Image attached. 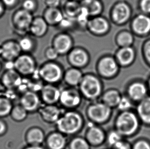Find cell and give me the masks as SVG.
I'll return each mask as SVG.
<instances>
[{
	"mask_svg": "<svg viewBox=\"0 0 150 149\" xmlns=\"http://www.w3.org/2000/svg\"><path fill=\"white\" fill-rule=\"evenodd\" d=\"M54 125L57 131L67 137H72L83 130L85 119L83 115L77 110H65Z\"/></svg>",
	"mask_w": 150,
	"mask_h": 149,
	"instance_id": "obj_1",
	"label": "cell"
},
{
	"mask_svg": "<svg viewBox=\"0 0 150 149\" xmlns=\"http://www.w3.org/2000/svg\"><path fill=\"white\" fill-rule=\"evenodd\" d=\"M77 88L83 100L90 102L100 100L105 91L100 78L92 74H84Z\"/></svg>",
	"mask_w": 150,
	"mask_h": 149,
	"instance_id": "obj_2",
	"label": "cell"
},
{
	"mask_svg": "<svg viewBox=\"0 0 150 149\" xmlns=\"http://www.w3.org/2000/svg\"><path fill=\"white\" fill-rule=\"evenodd\" d=\"M140 120L137 115L131 111H121L114 121L113 128L124 137H130L138 130Z\"/></svg>",
	"mask_w": 150,
	"mask_h": 149,
	"instance_id": "obj_3",
	"label": "cell"
},
{
	"mask_svg": "<svg viewBox=\"0 0 150 149\" xmlns=\"http://www.w3.org/2000/svg\"><path fill=\"white\" fill-rule=\"evenodd\" d=\"M85 115L89 123L102 126L110 121L113 115V109L100 100H98L90 102L86 108Z\"/></svg>",
	"mask_w": 150,
	"mask_h": 149,
	"instance_id": "obj_4",
	"label": "cell"
},
{
	"mask_svg": "<svg viewBox=\"0 0 150 149\" xmlns=\"http://www.w3.org/2000/svg\"><path fill=\"white\" fill-rule=\"evenodd\" d=\"M83 100L77 87L66 86L61 89L59 104L65 110H77Z\"/></svg>",
	"mask_w": 150,
	"mask_h": 149,
	"instance_id": "obj_5",
	"label": "cell"
},
{
	"mask_svg": "<svg viewBox=\"0 0 150 149\" xmlns=\"http://www.w3.org/2000/svg\"><path fill=\"white\" fill-rule=\"evenodd\" d=\"M39 77L45 84L57 85L63 80L62 68L55 63H46L38 71Z\"/></svg>",
	"mask_w": 150,
	"mask_h": 149,
	"instance_id": "obj_6",
	"label": "cell"
},
{
	"mask_svg": "<svg viewBox=\"0 0 150 149\" xmlns=\"http://www.w3.org/2000/svg\"><path fill=\"white\" fill-rule=\"evenodd\" d=\"M106 133L101 126L89 123L84 137L91 147L98 148L105 143Z\"/></svg>",
	"mask_w": 150,
	"mask_h": 149,
	"instance_id": "obj_7",
	"label": "cell"
},
{
	"mask_svg": "<svg viewBox=\"0 0 150 149\" xmlns=\"http://www.w3.org/2000/svg\"><path fill=\"white\" fill-rule=\"evenodd\" d=\"M21 105L29 113H38L43 104L39 93L28 91L21 94L19 98Z\"/></svg>",
	"mask_w": 150,
	"mask_h": 149,
	"instance_id": "obj_8",
	"label": "cell"
},
{
	"mask_svg": "<svg viewBox=\"0 0 150 149\" xmlns=\"http://www.w3.org/2000/svg\"><path fill=\"white\" fill-rule=\"evenodd\" d=\"M64 111L57 104H43L38 113L44 123L55 125Z\"/></svg>",
	"mask_w": 150,
	"mask_h": 149,
	"instance_id": "obj_9",
	"label": "cell"
},
{
	"mask_svg": "<svg viewBox=\"0 0 150 149\" xmlns=\"http://www.w3.org/2000/svg\"><path fill=\"white\" fill-rule=\"evenodd\" d=\"M98 72L100 77L105 79L114 78L118 72V64L113 58L107 57L100 60L98 65Z\"/></svg>",
	"mask_w": 150,
	"mask_h": 149,
	"instance_id": "obj_10",
	"label": "cell"
},
{
	"mask_svg": "<svg viewBox=\"0 0 150 149\" xmlns=\"http://www.w3.org/2000/svg\"><path fill=\"white\" fill-rule=\"evenodd\" d=\"M61 89L57 85L44 84L39 92L43 104L59 103Z\"/></svg>",
	"mask_w": 150,
	"mask_h": 149,
	"instance_id": "obj_11",
	"label": "cell"
},
{
	"mask_svg": "<svg viewBox=\"0 0 150 149\" xmlns=\"http://www.w3.org/2000/svg\"><path fill=\"white\" fill-rule=\"evenodd\" d=\"M67 136L57 130L46 135L44 145L46 149H66L69 140Z\"/></svg>",
	"mask_w": 150,
	"mask_h": 149,
	"instance_id": "obj_12",
	"label": "cell"
},
{
	"mask_svg": "<svg viewBox=\"0 0 150 149\" xmlns=\"http://www.w3.org/2000/svg\"><path fill=\"white\" fill-rule=\"evenodd\" d=\"M15 70L21 76H32L36 72L35 60L28 55L18 56L14 61Z\"/></svg>",
	"mask_w": 150,
	"mask_h": 149,
	"instance_id": "obj_13",
	"label": "cell"
},
{
	"mask_svg": "<svg viewBox=\"0 0 150 149\" xmlns=\"http://www.w3.org/2000/svg\"><path fill=\"white\" fill-rule=\"evenodd\" d=\"M46 135L42 128L33 126L27 129L25 134V140L27 145H44Z\"/></svg>",
	"mask_w": 150,
	"mask_h": 149,
	"instance_id": "obj_14",
	"label": "cell"
},
{
	"mask_svg": "<svg viewBox=\"0 0 150 149\" xmlns=\"http://www.w3.org/2000/svg\"><path fill=\"white\" fill-rule=\"evenodd\" d=\"M149 89L146 85L140 82L131 83L127 89V96L133 102H138L148 96Z\"/></svg>",
	"mask_w": 150,
	"mask_h": 149,
	"instance_id": "obj_15",
	"label": "cell"
},
{
	"mask_svg": "<svg viewBox=\"0 0 150 149\" xmlns=\"http://www.w3.org/2000/svg\"><path fill=\"white\" fill-rule=\"evenodd\" d=\"M23 80L22 76L16 70L7 71L2 77L3 85L6 89L16 90Z\"/></svg>",
	"mask_w": 150,
	"mask_h": 149,
	"instance_id": "obj_16",
	"label": "cell"
},
{
	"mask_svg": "<svg viewBox=\"0 0 150 149\" xmlns=\"http://www.w3.org/2000/svg\"><path fill=\"white\" fill-rule=\"evenodd\" d=\"M122 97L121 93L118 89L111 88L104 91L100 100L113 109L117 107Z\"/></svg>",
	"mask_w": 150,
	"mask_h": 149,
	"instance_id": "obj_17",
	"label": "cell"
},
{
	"mask_svg": "<svg viewBox=\"0 0 150 149\" xmlns=\"http://www.w3.org/2000/svg\"><path fill=\"white\" fill-rule=\"evenodd\" d=\"M83 75L79 69L76 67L71 68L64 73L63 81L66 86L78 87L81 82Z\"/></svg>",
	"mask_w": 150,
	"mask_h": 149,
	"instance_id": "obj_18",
	"label": "cell"
},
{
	"mask_svg": "<svg viewBox=\"0 0 150 149\" xmlns=\"http://www.w3.org/2000/svg\"><path fill=\"white\" fill-rule=\"evenodd\" d=\"M136 114L142 123L150 125V96H147L138 102Z\"/></svg>",
	"mask_w": 150,
	"mask_h": 149,
	"instance_id": "obj_19",
	"label": "cell"
},
{
	"mask_svg": "<svg viewBox=\"0 0 150 149\" xmlns=\"http://www.w3.org/2000/svg\"><path fill=\"white\" fill-rule=\"evenodd\" d=\"M19 44L14 42H8L3 46L0 49V54L4 58L9 60L18 58L20 53Z\"/></svg>",
	"mask_w": 150,
	"mask_h": 149,
	"instance_id": "obj_20",
	"label": "cell"
},
{
	"mask_svg": "<svg viewBox=\"0 0 150 149\" xmlns=\"http://www.w3.org/2000/svg\"><path fill=\"white\" fill-rule=\"evenodd\" d=\"M70 62L74 67L81 68L87 65L88 62V56L85 51L76 49L71 52L69 57Z\"/></svg>",
	"mask_w": 150,
	"mask_h": 149,
	"instance_id": "obj_21",
	"label": "cell"
},
{
	"mask_svg": "<svg viewBox=\"0 0 150 149\" xmlns=\"http://www.w3.org/2000/svg\"><path fill=\"white\" fill-rule=\"evenodd\" d=\"M72 45V40L68 35L61 34L55 38L53 44V48L59 54H64L70 50Z\"/></svg>",
	"mask_w": 150,
	"mask_h": 149,
	"instance_id": "obj_22",
	"label": "cell"
},
{
	"mask_svg": "<svg viewBox=\"0 0 150 149\" xmlns=\"http://www.w3.org/2000/svg\"><path fill=\"white\" fill-rule=\"evenodd\" d=\"M90 31L96 34H103L109 29L107 20L101 17H97L92 19L88 22Z\"/></svg>",
	"mask_w": 150,
	"mask_h": 149,
	"instance_id": "obj_23",
	"label": "cell"
},
{
	"mask_svg": "<svg viewBox=\"0 0 150 149\" xmlns=\"http://www.w3.org/2000/svg\"><path fill=\"white\" fill-rule=\"evenodd\" d=\"M133 28L139 34H145L150 30V18L144 15H140L135 18Z\"/></svg>",
	"mask_w": 150,
	"mask_h": 149,
	"instance_id": "obj_24",
	"label": "cell"
},
{
	"mask_svg": "<svg viewBox=\"0 0 150 149\" xmlns=\"http://www.w3.org/2000/svg\"><path fill=\"white\" fill-rule=\"evenodd\" d=\"M130 16V9L125 3L117 4L114 8L112 12V17L117 23L122 24L125 22Z\"/></svg>",
	"mask_w": 150,
	"mask_h": 149,
	"instance_id": "obj_25",
	"label": "cell"
},
{
	"mask_svg": "<svg viewBox=\"0 0 150 149\" xmlns=\"http://www.w3.org/2000/svg\"><path fill=\"white\" fill-rule=\"evenodd\" d=\"M33 20L30 12L24 9L18 11L14 16V22L16 26L22 29L30 28Z\"/></svg>",
	"mask_w": 150,
	"mask_h": 149,
	"instance_id": "obj_26",
	"label": "cell"
},
{
	"mask_svg": "<svg viewBox=\"0 0 150 149\" xmlns=\"http://www.w3.org/2000/svg\"><path fill=\"white\" fill-rule=\"evenodd\" d=\"M29 28L34 35L36 37H42L47 31L48 24L44 18H38L33 20Z\"/></svg>",
	"mask_w": 150,
	"mask_h": 149,
	"instance_id": "obj_27",
	"label": "cell"
},
{
	"mask_svg": "<svg viewBox=\"0 0 150 149\" xmlns=\"http://www.w3.org/2000/svg\"><path fill=\"white\" fill-rule=\"evenodd\" d=\"M134 57V51L129 46L122 47L117 54L118 61L122 66L130 65L133 60Z\"/></svg>",
	"mask_w": 150,
	"mask_h": 149,
	"instance_id": "obj_28",
	"label": "cell"
},
{
	"mask_svg": "<svg viewBox=\"0 0 150 149\" xmlns=\"http://www.w3.org/2000/svg\"><path fill=\"white\" fill-rule=\"evenodd\" d=\"M82 7L85 8L89 15H97L102 10V6L98 0H83L81 3Z\"/></svg>",
	"mask_w": 150,
	"mask_h": 149,
	"instance_id": "obj_29",
	"label": "cell"
},
{
	"mask_svg": "<svg viewBox=\"0 0 150 149\" xmlns=\"http://www.w3.org/2000/svg\"><path fill=\"white\" fill-rule=\"evenodd\" d=\"M91 147L85 137L75 135L69 140L68 149H91Z\"/></svg>",
	"mask_w": 150,
	"mask_h": 149,
	"instance_id": "obj_30",
	"label": "cell"
},
{
	"mask_svg": "<svg viewBox=\"0 0 150 149\" xmlns=\"http://www.w3.org/2000/svg\"><path fill=\"white\" fill-rule=\"evenodd\" d=\"M64 16L62 13L57 8H49L45 14V20L47 24L55 25L60 24Z\"/></svg>",
	"mask_w": 150,
	"mask_h": 149,
	"instance_id": "obj_31",
	"label": "cell"
},
{
	"mask_svg": "<svg viewBox=\"0 0 150 149\" xmlns=\"http://www.w3.org/2000/svg\"><path fill=\"white\" fill-rule=\"evenodd\" d=\"M29 113L20 104L13 106L10 116L16 122L20 123L26 119Z\"/></svg>",
	"mask_w": 150,
	"mask_h": 149,
	"instance_id": "obj_32",
	"label": "cell"
},
{
	"mask_svg": "<svg viewBox=\"0 0 150 149\" xmlns=\"http://www.w3.org/2000/svg\"><path fill=\"white\" fill-rule=\"evenodd\" d=\"M13 104L11 100L5 96H0V117H5L10 115Z\"/></svg>",
	"mask_w": 150,
	"mask_h": 149,
	"instance_id": "obj_33",
	"label": "cell"
},
{
	"mask_svg": "<svg viewBox=\"0 0 150 149\" xmlns=\"http://www.w3.org/2000/svg\"><path fill=\"white\" fill-rule=\"evenodd\" d=\"M124 138H125L118 131L113 128L107 131L105 143L108 148L111 149L115 144Z\"/></svg>",
	"mask_w": 150,
	"mask_h": 149,
	"instance_id": "obj_34",
	"label": "cell"
},
{
	"mask_svg": "<svg viewBox=\"0 0 150 149\" xmlns=\"http://www.w3.org/2000/svg\"><path fill=\"white\" fill-rule=\"evenodd\" d=\"M81 9V4H79L74 1L68 3L65 6V11L69 18L77 17Z\"/></svg>",
	"mask_w": 150,
	"mask_h": 149,
	"instance_id": "obj_35",
	"label": "cell"
},
{
	"mask_svg": "<svg viewBox=\"0 0 150 149\" xmlns=\"http://www.w3.org/2000/svg\"><path fill=\"white\" fill-rule=\"evenodd\" d=\"M132 103L133 101L127 95H122V98L116 108L119 110L120 112L131 110L133 106Z\"/></svg>",
	"mask_w": 150,
	"mask_h": 149,
	"instance_id": "obj_36",
	"label": "cell"
},
{
	"mask_svg": "<svg viewBox=\"0 0 150 149\" xmlns=\"http://www.w3.org/2000/svg\"><path fill=\"white\" fill-rule=\"evenodd\" d=\"M133 38L132 35L129 33L122 32L118 36L117 38L118 43L122 47H128L132 44Z\"/></svg>",
	"mask_w": 150,
	"mask_h": 149,
	"instance_id": "obj_37",
	"label": "cell"
},
{
	"mask_svg": "<svg viewBox=\"0 0 150 149\" xmlns=\"http://www.w3.org/2000/svg\"><path fill=\"white\" fill-rule=\"evenodd\" d=\"M18 44L21 49L24 51H30L33 46V41L29 38H23L20 40Z\"/></svg>",
	"mask_w": 150,
	"mask_h": 149,
	"instance_id": "obj_38",
	"label": "cell"
},
{
	"mask_svg": "<svg viewBox=\"0 0 150 149\" xmlns=\"http://www.w3.org/2000/svg\"><path fill=\"white\" fill-rule=\"evenodd\" d=\"M132 149H150V143L146 141L140 140L132 145Z\"/></svg>",
	"mask_w": 150,
	"mask_h": 149,
	"instance_id": "obj_39",
	"label": "cell"
},
{
	"mask_svg": "<svg viewBox=\"0 0 150 149\" xmlns=\"http://www.w3.org/2000/svg\"><path fill=\"white\" fill-rule=\"evenodd\" d=\"M111 149H132V145L124 138L115 144Z\"/></svg>",
	"mask_w": 150,
	"mask_h": 149,
	"instance_id": "obj_40",
	"label": "cell"
},
{
	"mask_svg": "<svg viewBox=\"0 0 150 149\" xmlns=\"http://www.w3.org/2000/svg\"><path fill=\"white\" fill-rule=\"evenodd\" d=\"M24 9L30 12L35 9V4L33 0H26L23 4Z\"/></svg>",
	"mask_w": 150,
	"mask_h": 149,
	"instance_id": "obj_41",
	"label": "cell"
},
{
	"mask_svg": "<svg viewBox=\"0 0 150 149\" xmlns=\"http://www.w3.org/2000/svg\"><path fill=\"white\" fill-rule=\"evenodd\" d=\"M59 53L54 48H50L47 49L46 52V56L47 58L50 60H54L57 58L59 55Z\"/></svg>",
	"mask_w": 150,
	"mask_h": 149,
	"instance_id": "obj_42",
	"label": "cell"
},
{
	"mask_svg": "<svg viewBox=\"0 0 150 149\" xmlns=\"http://www.w3.org/2000/svg\"><path fill=\"white\" fill-rule=\"evenodd\" d=\"M140 7L144 12L150 13V0H142Z\"/></svg>",
	"mask_w": 150,
	"mask_h": 149,
	"instance_id": "obj_43",
	"label": "cell"
},
{
	"mask_svg": "<svg viewBox=\"0 0 150 149\" xmlns=\"http://www.w3.org/2000/svg\"><path fill=\"white\" fill-rule=\"evenodd\" d=\"M8 130V126L5 121L0 119V136H2L6 134Z\"/></svg>",
	"mask_w": 150,
	"mask_h": 149,
	"instance_id": "obj_44",
	"label": "cell"
},
{
	"mask_svg": "<svg viewBox=\"0 0 150 149\" xmlns=\"http://www.w3.org/2000/svg\"><path fill=\"white\" fill-rule=\"evenodd\" d=\"M46 3L49 8H57L60 3V0H46Z\"/></svg>",
	"mask_w": 150,
	"mask_h": 149,
	"instance_id": "obj_45",
	"label": "cell"
},
{
	"mask_svg": "<svg viewBox=\"0 0 150 149\" xmlns=\"http://www.w3.org/2000/svg\"><path fill=\"white\" fill-rule=\"evenodd\" d=\"M71 18H63V20H62L60 24L63 26L64 28H69V27L71 26V23H72V19Z\"/></svg>",
	"mask_w": 150,
	"mask_h": 149,
	"instance_id": "obj_46",
	"label": "cell"
},
{
	"mask_svg": "<svg viewBox=\"0 0 150 149\" xmlns=\"http://www.w3.org/2000/svg\"><path fill=\"white\" fill-rule=\"evenodd\" d=\"M5 67L7 71L15 70V63L12 60H9L5 65Z\"/></svg>",
	"mask_w": 150,
	"mask_h": 149,
	"instance_id": "obj_47",
	"label": "cell"
},
{
	"mask_svg": "<svg viewBox=\"0 0 150 149\" xmlns=\"http://www.w3.org/2000/svg\"><path fill=\"white\" fill-rule=\"evenodd\" d=\"M145 54L146 58L148 59L149 63H150V41L147 44L145 48Z\"/></svg>",
	"mask_w": 150,
	"mask_h": 149,
	"instance_id": "obj_48",
	"label": "cell"
},
{
	"mask_svg": "<svg viewBox=\"0 0 150 149\" xmlns=\"http://www.w3.org/2000/svg\"><path fill=\"white\" fill-rule=\"evenodd\" d=\"M23 149H46L44 145H27Z\"/></svg>",
	"mask_w": 150,
	"mask_h": 149,
	"instance_id": "obj_49",
	"label": "cell"
},
{
	"mask_svg": "<svg viewBox=\"0 0 150 149\" xmlns=\"http://www.w3.org/2000/svg\"><path fill=\"white\" fill-rule=\"evenodd\" d=\"M3 1L6 5L9 6L13 5L16 1V0H3Z\"/></svg>",
	"mask_w": 150,
	"mask_h": 149,
	"instance_id": "obj_50",
	"label": "cell"
},
{
	"mask_svg": "<svg viewBox=\"0 0 150 149\" xmlns=\"http://www.w3.org/2000/svg\"><path fill=\"white\" fill-rule=\"evenodd\" d=\"M2 11V4L1 3V2H0V13H1Z\"/></svg>",
	"mask_w": 150,
	"mask_h": 149,
	"instance_id": "obj_51",
	"label": "cell"
},
{
	"mask_svg": "<svg viewBox=\"0 0 150 149\" xmlns=\"http://www.w3.org/2000/svg\"><path fill=\"white\" fill-rule=\"evenodd\" d=\"M148 89H149V91H150V79H149V81Z\"/></svg>",
	"mask_w": 150,
	"mask_h": 149,
	"instance_id": "obj_52",
	"label": "cell"
},
{
	"mask_svg": "<svg viewBox=\"0 0 150 149\" xmlns=\"http://www.w3.org/2000/svg\"><path fill=\"white\" fill-rule=\"evenodd\" d=\"M1 63H0V71H1Z\"/></svg>",
	"mask_w": 150,
	"mask_h": 149,
	"instance_id": "obj_53",
	"label": "cell"
},
{
	"mask_svg": "<svg viewBox=\"0 0 150 149\" xmlns=\"http://www.w3.org/2000/svg\"><path fill=\"white\" fill-rule=\"evenodd\" d=\"M72 1H78V0H72Z\"/></svg>",
	"mask_w": 150,
	"mask_h": 149,
	"instance_id": "obj_54",
	"label": "cell"
},
{
	"mask_svg": "<svg viewBox=\"0 0 150 149\" xmlns=\"http://www.w3.org/2000/svg\"><path fill=\"white\" fill-rule=\"evenodd\" d=\"M110 149V148H107V149Z\"/></svg>",
	"mask_w": 150,
	"mask_h": 149,
	"instance_id": "obj_55",
	"label": "cell"
}]
</instances>
